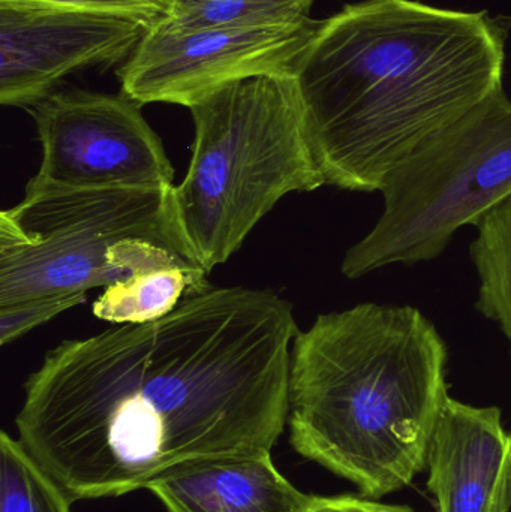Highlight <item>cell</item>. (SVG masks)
<instances>
[{"label":"cell","mask_w":511,"mask_h":512,"mask_svg":"<svg viewBox=\"0 0 511 512\" xmlns=\"http://www.w3.org/2000/svg\"><path fill=\"white\" fill-rule=\"evenodd\" d=\"M299 331L290 301L233 286L63 340L24 382L18 439L74 501L119 498L198 460L272 454Z\"/></svg>","instance_id":"1"},{"label":"cell","mask_w":511,"mask_h":512,"mask_svg":"<svg viewBox=\"0 0 511 512\" xmlns=\"http://www.w3.org/2000/svg\"><path fill=\"white\" fill-rule=\"evenodd\" d=\"M509 23L417 0H363L320 20L294 68L327 185L380 192L432 137L503 89Z\"/></svg>","instance_id":"2"},{"label":"cell","mask_w":511,"mask_h":512,"mask_svg":"<svg viewBox=\"0 0 511 512\" xmlns=\"http://www.w3.org/2000/svg\"><path fill=\"white\" fill-rule=\"evenodd\" d=\"M447 361L440 331L416 307L318 315L291 352V445L366 498L405 489L428 466L450 396Z\"/></svg>","instance_id":"3"},{"label":"cell","mask_w":511,"mask_h":512,"mask_svg":"<svg viewBox=\"0 0 511 512\" xmlns=\"http://www.w3.org/2000/svg\"><path fill=\"white\" fill-rule=\"evenodd\" d=\"M188 110L194 144L185 179L173 186L174 213L189 254L210 273L285 195L327 183L294 74L236 81Z\"/></svg>","instance_id":"4"},{"label":"cell","mask_w":511,"mask_h":512,"mask_svg":"<svg viewBox=\"0 0 511 512\" xmlns=\"http://www.w3.org/2000/svg\"><path fill=\"white\" fill-rule=\"evenodd\" d=\"M173 186L66 188L29 180L23 200L0 213V307L107 288L140 268L155 243L191 256Z\"/></svg>","instance_id":"5"},{"label":"cell","mask_w":511,"mask_h":512,"mask_svg":"<svg viewBox=\"0 0 511 512\" xmlns=\"http://www.w3.org/2000/svg\"><path fill=\"white\" fill-rule=\"evenodd\" d=\"M380 192L383 215L342 261L348 279L438 258L462 227H476L510 197L511 101L504 89L423 144Z\"/></svg>","instance_id":"6"},{"label":"cell","mask_w":511,"mask_h":512,"mask_svg":"<svg viewBox=\"0 0 511 512\" xmlns=\"http://www.w3.org/2000/svg\"><path fill=\"white\" fill-rule=\"evenodd\" d=\"M125 95L69 89L30 107L42 147L36 185L66 188L173 186L174 168L159 135Z\"/></svg>","instance_id":"7"},{"label":"cell","mask_w":511,"mask_h":512,"mask_svg":"<svg viewBox=\"0 0 511 512\" xmlns=\"http://www.w3.org/2000/svg\"><path fill=\"white\" fill-rule=\"evenodd\" d=\"M318 23L309 17L278 26L153 27L117 71L122 95L138 105L189 108L236 81L294 74Z\"/></svg>","instance_id":"8"},{"label":"cell","mask_w":511,"mask_h":512,"mask_svg":"<svg viewBox=\"0 0 511 512\" xmlns=\"http://www.w3.org/2000/svg\"><path fill=\"white\" fill-rule=\"evenodd\" d=\"M147 30L119 15L0 0V104L29 110L68 75L123 65Z\"/></svg>","instance_id":"9"},{"label":"cell","mask_w":511,"mask_h":512,"mask_svg":"<svg viewBox=\"0 0 511 512\" xmlns=\"http://www.w3.org/2000/svg\"><path fill=\"white\" fill-rule=\"evenodd\" d=\"M438 512L511 511V432L497 406L447 397L428 450Z\"/></svg>","instance_id":"10"},{"label":"cell","mask_w":511,"mask_h":512,"mask_svg":"<svg viewBox=\"0 0 511 512\" xmlns=\"http://www.w3.org/2000/svg\"><path fill=\"white\" fill-rule=\"evenodd\" d=\"M146 490L165 512H305L314 499L279 472L272 454L198 460Z\"/></svg>","instance_id":"11"},{"label":"cell","mask_w":511,"mask_h":512,"mask_svg":"<svg viewBox=\"0 0 511 512\" xmlns=\"http://www.w3.org/2000/svg\"><path fill=\"white\" fill-rule=\"evenodd\" d=\"M200 265L141 268L111 283L96 298L93 315L111 324H146L164 318L185 298L212 288Z\"/></svg>","instance_id":"12"},{"label":"cell","mask_w":511,"mask_h":512,"mask_svg":"<svg viewBox=\"0 0 511 512\" xmlns=\"http://www.w3.org/2000/svg\"><path fill=\"white\" fill-rule=\"evenodd\" d=\"M315 0H174L164 21L171 30L261 27L299 23L311 17Z\"/></svg>","instance_id":"13"},{"label":"cell","mask_w":511,"mask_h":512,"mask_svg":"<svg viewBox=\"0 0 511 512\" xmlns=\"http://www.w3.org/2000/svg\"><path fill=\"white\" fill-rule=\"evenodd\" d=\"M74 502L20 439L0 433V512H72Z\"/></svg>","instance_id":"14"},{"label":"cell","mask_w":511,"mask_h":512,"mask_svg":"<svg viewBox=\"0 0 511 512\" xmlns=\"http://www.w3.org/2000/svg\"><path fill=\"white\" fill-rule=\"evenodd\" d=\"M86 301L84 294L59 295V297L36 298L12 306L0 307V343L3 346L20 339L23 334L44 322L56 318L60 313Z\"/></svg>","instance_id":"15"},{"label":"cell","mask_w":511,"mask_h":512,"mask_svg":"<svg viewBox=\"0 0 511 512\" xmlns=\"http://www.w3.org/2000/svg\"><path fill=\"white\" fill-rule=\"evenodd\" d=\"M9 2V0H2ZM11 2L42 3V5L65 6L83 11L104 12L131 18L153 29L170 14L174 0H11Z\"/></svg>","instance_id":"16"},{"label":"cell","mask_w":511,"mask_h":512,"mask_svg":"<svg viewBox=\"0 0 511 512\" xmlns=\"http://www.w3.org/2000/svg\"><path fill=\"white\" fill-rule=\"evenodd\" d=\"M305 512H416L410 507L378 502L366 496H314Z\"/></svg>","instance_id":"17"}]
</instances>
